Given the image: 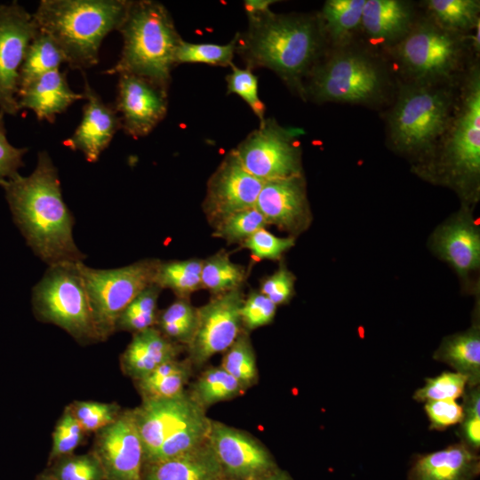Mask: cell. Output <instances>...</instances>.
Masks as SVG:
<instances>
[{
  "instance_id": "1",
  "label": "cell",
  "mask_w": 480,
  "mask_h": 480,
  "mask_svg": "<svg viewBox=\"0 0 480 480\" xmlns=\"http://www.w3.org/2000/svg\"><path fill=\"white\" fill-rule=\"evenodd\" d=\"M14 222L28 245L48 267L84 262L73 237L74 218L66 205L58 170L46 151L37 155L33 172L0 182Z\"/></svg>"
},
{
  "instance_id": "2",
  "label": "cell",
  "mask_w": 480,
  "mask_h": 480,
  "mask_svg": "<svg viewBox=\"0 0 480 480\" xmlns=\"http://www.w3.org/2000/svg\"><path fill=\"white\" fill-rule=\"evenodd\" d=\"M248 22L247 31L238 34L236 45L246 67L269 68L305 96L303 78L316 64L322 50L320 24L312 17L271 11L248 16Z\"/></svg>"
},
{
  "instance_id": "3",
  "label": "cell",
  "mask_w": 480,
  "mask_h": 480,
  "mask_svg": "<svg viewBox=\"0 0 480 480\" xmlns=\"http://www.w3.org/2000/svg\"><path fill=\"white\" fill-rule=\"evenodd\" d=\"M130 1L42 0L32 13L38 30L62 51L72 69L84 71L99 62L106 36L118 30Z\"/></svg>"
},
{
  "instance_id": "4",
  "label": "cell",
  "mask_w": 480,
  "mask_h": 480,
  "mask_svg": "<svg viewBox=\"0 0 480 480\" xmlns=\"http://www.w3.org/2000/svg\"><path fill=\"white\" fill-rule=\"evenodd\" d=\"M123 48L108 75L131 74L168 90L175 52L182 40L165 6L156 1H130L118 30Z\"/></svg>"
},
{
  "instance_id": "5",
  "label": "cell",
  "mask_w": 480,
  "mask_h": 480,
  "mask_svg": "<svg viewBox=\"0 0 480 480\" xmlns=\"http://www.w3.org/2000/svg\"><path fill=\"white\" fill-rule=\"evenodd\" d=\"M452 97L444 88L428 84L405 86L388 116V134L399 151H430L452 122Z\"/></svg>"
},
{
  "instance_id": "6",
  "label": "cell",
  "mask_w": 480,
  "mask_h": 480,
  "mask_svg": "<svg viewBox=\"0 0 480 480\" xmlns=\"http://www.w3.org/2000/svg\"><path fill=\"white\" fill-rule=\"evenodd\" d=\"M76 264L48 267L32 290L33 310L39 320L62 328L81 344L97 342L100 340Z\"/></svg>"
},
{
  "instance_id": "7",
  "label": "cell",
  "mask_w": 480,
  "mask_h": 480,
  "mask_svg": "<svg viewBox=\"0 0 480 480\" xmlns=\"http://www.w3.org/2000/svg\"><path fill=\"white\" fill-rule=\"evenodd\" d=\"M160 263L157 259H145L113 269H96L84 262L76 264L100 340L116 332V322L129 303L155 284Z\"/></svg>"
},
{
  "instance_id": "8",
  "label": "cell",
  "mask_w": 480,
  "mask_h": 480,
  "mask_svg": "<svg viewBox=\"0 0 480 480\" xmlns=\"http://www.w3.org/2000/svg\"><path fill=\"white\" fill-rule=\"evenodd\" d=\"M305 95L318 102L370 103L381 96L384 76L367 55L342 51L311 69Z\"/></svg>"
},
{
  "instance_id": "9",
  "label": "cell",
  "mask_w": 480,
  "mask_h": 480,
  "mask_svg": "<svg viewBox=\"0 0 480 480\" xmlns=\"http://www.w3.org/2000/svg\"><path fill=\"white\" fill-rule=\"evenodd\" d=\"M458 33L436 23L418 24L398 42L394 56L415 84H434L457 71L463 55V42Z\"/></svg>"
},
{
  "instance_id": "10",
  "label": "cell",
  "mask_w": 480,
  "mask_h": 480,
  "mask_svg": "<svg viewBox=\"0 0 480 480\" xmlns=\"http://www.w3.org/2000/svg\"><path fill=\"white\" fill-rule=\"evenodd\" d=\"M443 157L453 178L476 180L480 172V73L468 77L455 116L443 137Z\"/></svg>"
},
{
  "instance_id": "11",
  "label": "cell",
  "mask_w": 480,
  "mask_h": 480,
  "mask_svg": "<svg viewBox=\"0 0 480 480\" xmlns=\"http://www.w3.org/2000/svg\"><path fill=\"white\" fill-rule=\"evenodd\" d=\"M295 134L274 119H265L233 150L244 169L262 182L302 175Z\"/></svg>"
},
{
  "instance_id": "12",
  "label": "cell",
  "mask_w": 480,
  "mask_h": 480,
  "mask_svg": "<svg viewBox=\"0 0 480 480\" xmlns=\"http://www.w3.org/2000/svg\"><path fill=\"white\" fill-rule=\"evenodd\" d=\"M244 300L241 288L213 295L206 304L196 308L195 331L188 343L191 364L203 365L234 343L240 334Z\"/></svg>"
},
{
  "instance_id": "13",
  "label": "cell",
  "mask_w": 480,
  "mask_h": 480,
  "mask_svg": "<svg viewBox=\"0 0 480 480\" xmlns=\"http://www.w3.org/2000/svg\"><path fill=\"white\" fill-rule=\"evenodd\" d=\"M38 28L31 13L17 2L0 4V111L16 115L20 69Z\"/></svg>"
},
{
  "instance_id": "14",
  "label": "cell",
  "mask_w": 480,
  "mask_h": 480,
  "mask_svg": "<svg viewBox=\"0 0 480 480\" xmlns=\"http://www.w3.org/2000/svg\"><path fill=\"white\" fill-rule=\"evenodd\" d=\"M263 182L249 173L234 150L210 177L203 203L204 212L213 228L233 213L255 207Z\"/></svg>"
},
{
  "instance_id": "15",
  "label": "cell",
  "mask_w": 480,
  "mask_h": 480,
  "mask_svg": "<svg viewBox=\"0 0 480 480\" xmlns=\"http://www.w3.org/2000/svg\"><path fill=\"white\" fill-rule=\"evenodd\" d=\"M92 452L102 466L105 480H143L144 451L132 411L121 412L97 432Z\"/></svg>"
},
{
  "instance_id": "16",
  "label": "cell",
  "mask_w": 480,
  "mask_h": 480,
  "mask_svg": "<svg viewBox=\"0 0 480 480\" xmlns=\"http://www.w3.org/2000/svg\"><path fill=\"white\" fill-rule=\"evenodd\" d=\"M118 76L114 107L119 114L121 129L133 138L147 136L167 113V90L139 76Z\"/></svg>"
},
{
  "instance_id": "17",
  "label": "cell",
  "mask_w": 480,
  "mask_h": 480,
  "mask_svg": "<svg viewBox=\"0 0 480 480\" xmlns=\"http://www.w3.org/2000/svg\"><path fill=\"white\" fill-rule=\"evenodd\" d=\"M202 412L204 409L185 393L170 399L143 400L132 413L143 445L144 461L152 460L166 438Z\"/></svg>"
},
{
  "instance_id": "18",
  "label": "cell",
  "mask_w": 480,
  "mask_h": 480,
  "mask_svg": "<svg viewBox=\"0 0 480 480\" xmlns=\"http://www.w3.org/2000/svg\"><path fill=\"white\" fill-rule=\"evenodd\" d=\"M207 444L222 469L233 476L253 478L273 467L269 453L259 442L220 422H211Z\"/></svg>"
},
{
  "instance_id": "19",
  "label": "cell",
  "mask_w": 480,
  "mask_h": 480,
  "mask_svg": "<svg viewBox=\"0 0 480 480\" xmlns=\"http://www.w3.org/2000/svg\"><path fill=\"white\" fill-rule=\"evenodd\" d=\"M255 207L268 225H275L292 234L303 231L310 221L303 176L263 182Z\"/></svg>"
},
{
  "instance_id": "20",
  "label": "cell",
  "mask_w": 480,
  "mask_h": 480,
  "mask_svg": "<svg viewBox=\"0 0 480 480\" xmlns=\"http://www.w3.org/2000/svg\"><path fill=\"white\" fill-rule=\"evenodd\" d=\"M82 120L72 136L63 143L74 151H81L88 162L98 161L108 147L116 132L120 130L121 120L114 105L105 103L84 77Z\"/></svg>"
},
{
  "instance_id": "21",
  "label": "cell",
  "mask_w": 480,
  "mask_h": 480,
  "mask_svg": "<svg viewBox=\"0 0 480 480\" xmlns=\"http://www.w3.org/2000/svg\"><path fill=\"white\" fill-rule=\"evenodd\" d=\"M83 99L84 93L73 92L67 81L66 72L60 69L42 75L18 92L20 109H31L38 120L51 124L55 122L57 115Z\"/></svg>"
},
{
  "instance_id": "22",
  "label": "cell",
  "mask_w": 480,
  "mask_h": 480,
  "mask_svg": "<svg viewBox=\"0 0 480 480\" xmlns=\"http://www.w3.org/2000/svg\"><path fill=\"white\" fill-rule=\"evenodd\" d=\"M480 459L466 444L420 456L408 472V480H475Z\"/></svg>"
},
{
  "instance_id": "23",
  "label": "cell",
  "mask_w": 480,
  "mask_h": 480,
  "mask_svg": "<svg viewBox=\"0 0 480 480\" xmlns=\"http://www.w3.org/2000/svg\"><path fill=\"white\" fill-rule=\"evenodd\" d=\"M180 346L151 327L133 333L131 342L120 357L124 373L139 380L162 364L176 359Z\"/></svg>"
},
{
  "instance_id": "24",
  "label": "cell",
  "mask_w": 480,
  "mask_h": 480,
  "mask_svg": "<svg viewBox=\"0 0 480 480\" xmlns=\"http://www.w3.org/2000/svg\"><path fill=\"white\" fill-rule=\"evenodd\" d=\"M145 480H220L222 468L207 444L180 455L146 463Z\"/></svg>"
},
{
  "instance_id": "25",
  "label": "cell",
  "mask_w": 480,
  "mask_h": 480,
  "mask_svg": "<svg viewBox=\"0 0 480 480\" xmlns=\"http://www.w3.org/2000/svg\"><path fill=\"white\" fill-rule=\"evenodd\" d=\"M412 5L400 0H365L361 26L372 40L396 44L412 28Z\"/></svg>"
},
{
  "instance_id": "26",
  "label": "cell",
  "mask_w": 480,
  "mask_h": 480,
  "mask_svg": "<svg viewBox=\"0 0 480 480\" xmlns=\"http://www.w3.org/2000/svg\"><path fill=\"white\" fill-rule=\"evenodd\" d=\"M442 257L461 275L476 268L480 262V238L476 228L466 220L443 227L436 236Z\"/></svg>"
},
{
  "instance_id": "27",
  "label": "cell",
  "mask_w": 480,
  "mask_h": 480,
  "mask_svg": "<svg viewBox=\"0 0 480 480\" xmlns=\"http://www.w3.org/2000/svg\"><path fill=\"white\" fill-rule=\"evenodd\" d=\"M435 359L454 368L467 378L470 387L480 380V335L476 327L444 339L434 356Z\"/></svg>"
},
{
  "instance_id": "28",
  "label": "cell",
  "mask_w": 480,
  "mask_h": 480,
  "mask_svg": "<svg viewBox=\"0 0 480 480\" xmlns=\"http://www.w3.org/2000/svg\"><path fill=\"white\" fill-rule=\"evenodd\" d=\"M190 361L173 359L136 380L138 390L143 400L170 399L184 394V387L190 376Z\"/></svg>"
},
{
  "instance_id": "29",
  "label": "cell",
  "mask_w": 480,
  "mask_h": 480,
  "mask_svg": "<svg viewBox=\"0 0 480 480\" xmlns=\"http://www.w3.org/2000/svg\"><path fill=\"white\" fill-rule=\"evenodd\" d=\"M365 0H329L321 12V29L334 44L348 43L361 26Z\"/></svg>"
},
{
  "instance_id": "30",
  "label": "cell",
  "mask_w": 480,
  "mask_h": 480,
  "mask_svg": "<svg viewBox=\"0 0 480 480\" xmlns=\"http://www.w3.org/2000/svg\"><path fill=\"white\" fill-rule=\"evenodd\" d=\"M64 62L66 58L56 43L38 30L28 45L20 69L19 90L42 75L59 69Z\"/></svg>"
},
{
  "instance_id": "31",
  "label": "cell",
  "mask_w": 480,
  "mask_h": 480,
  "mask_svg": "<svg viewBox=\"0 0 480 480\" xmlns=\"http://www.w3.org/2000/svg\"><path fill=\"white\" fill-rule=\"evenodd\" d=\"M202 266L203 260L199 259L161 261L155 284L162 290L170 289L178 298L188 299L202 289Z\"/></svg>"
},
{
  "instance_id": "32",
  "label": "cell",
  "mask_w": 480,
  "mask_h": 480,
  "mask_svg": "<svg viewBox=\"0 0 480 480\" xmlns=\"http://www.w3.org/2000/svg\"><path fill=\"white\" fill-rule=\"evenodd\" d=\"M246 278L244 267L230 260L226 252H220L203 260L202 288L212 296L241 289Z\"/></svg>"
},
{
  "instance_id": "33",
  "label": "cell",
  "mask_w": 480,
  "mask_h": 480,
  "mask_svg": "<svg viewBox=\"0 0 480 480\" xmlns=\"http://www.w3.org/2000/svg\"><path fill=\"white\" fill-rule=\"evenodd\" d=\"M426 4L434 23L446 30L459 34L479 23L478 0H429Z\"/></svg>"
},
{
  "instance_id": "34",
  "label": "cell",
  "mask_w": 480,
  "mask_h": 480,
  "mask_svg": "<svg viewBox=\"0 0 480 480\" xmlns=\"http://www.w3.org/2000/svg\"><path fill=\"white\" fill-rule=\"evenodd\" d=\"M245 388L221 366L204 371L193 385L191 398L203 409L234 398Z\"/></svg>"
},
{
  "instance_id": "35",
  "label": "cell",
  "mask_w": 480,
  "mask_h": 480,
  "mask_svg": "<svg viewBox=\"0 0 480 480\" xmlns=\"http://www.w3.org/2000/svg\"><path fill=\"white\" fill-rule=\"evenodd\" d=\"M161 288L153 284L139 293L120 315L116 331L132 333L155 327L157 320V300Z\"/></svg>"
},
{
  "instance_id": "36",
  "label": "cell",
  "mask_w": 480,
  "mask_h": 480,
  "mask_svg": "<svg viewBox=\"0 0 480 480\" xmlns=\"http://www.w3.org/2000/svg\"><path fill=\"white\" fill-rule=\"evenodd\" d=\"M211 422L204 412L198 414L166 438L149 462L172 458L203 444L207 441Z\"/></svg>"
},
{
  "instance_id": "37",
  "label": "cell",
  "mask_w": 480,
  "mask_h": 480,
  "mask_svg": "<svg viewBox=\"0 0 480 480\" xmlns=\"http://www.w3.org/2000/svg\"><path fill=\"white\" fill-rule=\"evenodd\" d=\"M196 323V308L188 299L178 298L166 308L158 312V330L174 342L188 345L192 338Z\"/></svg>"
},
{
  "instance_id": "38",
  "label": "cell",
  "mask_w": 480,
  "mask_h": 480,
  "mask_svg": "<svg viewBox=\"0 0 480 480\" xmlns=\"http://www.w3.org/2000/svg\"><path fill=\"white\" fill-rule=\"evenodd\" d=\"M238 34L227 44H194L181 40L175 52V65L181 63H204L214 66H231Z\"/></svg>"
},
{
  "instance_id": "39",
  "label": "cell",
  "mask_w": 480,
  "mask_h": 480,
  "mask_svg": "<svg viewBox=\"0 0 480 480\" xmlns=\"http://www.w3.org/2000/svg\"><path fill=\"white\" fill-rule=\"evenodd\" d=\"M221 367L244 388L255 381L258 376L256 359L247 333H240L226 350Z\"/></svg>"
},
{
  "instance_id": "40",
  "label": "cell",
  "mask_w": 480,
  "mask_h": 480,
  "mask_svg": "<svg viewBox=\"0 0 480 480\" xmlns=\"http://www.w3.org/2000/svg\"><path fill=\"white\" fill-rule=\"evenodd\" d=\"M268 226L263 215L256 207L244 210L224 219L213 228L212 236L228 244L243 243L259 229Z\"/></svg>"
},
{
  "instance_id": "41",
  "label": "cell",
  "mask_w": 480,
  "mask_h": 480,
  "mask_svg": "<svg viewBox=\"0 0 480 480\" xmlns=\"http://www.w3.org/2000/svg\"><path fill=\"white\" fill-rule=\"evenodd\" d=\"M50 473L59 480H105L102 466L93 452L62 457Z\"/></svg>"
},
{
  "instance_id": "42",
  "label": "cell",
  "mask_w": 480,
  "mask_h": 480,
  "mask_svg": "<svg viewBox=\"0 0 480 480\" xmlns=\"http://www.w3.org/2000/svg\"><path fill=\"white\" fill-rule=\"evenodd\" d=\"M69 407L84 433L101 430L121 413L117 405L96 401H76Z\"/></svg>"
},
{
  "instance_id": "43",
  "label": "cell",
  "mask_w": 480,
  "mask_h": 480,
  "mask_svg": "<svg viewBox=\"0 0 480 480\" xmlns=\"http://www.w3.org/2000/svg\"><path fill=\"white\" fill-rule=\"evenodd\" d=\"M231 72L226 76L228 94L241 97L251 108L260 123L265 120V105L259 98L258 78L250 68H240L231 64Z\"/></svg>"
},
{
  "instance_id": "44",
  "label": "cell",
  "mask_w": 480,
  "mask_h": 480,
  "mask_svg": "<svg viewBox=\"0 0 480 480\" xmlns=\"http://www.w3.org/2000/svg\"><path fill=\"white\" fill-rule=\"evenodd\" d=\"M468 383L467 378L459 372H445L426 379L425 385L413 395L418 401L455 400L461 396Z\"/></svg>"
},
{
  "instance_id": "45",
  "label": "cell",
  "mask_w": 480,
  "mask_h": 480,
  "mask_svg": "<svg viewBox=\"0 0 480 480\" xmlns=\"http://www.w3.org/2000/svg\"><path fill=\"white\" fill-rule=\"evenodd\" d=\"M84 433L68 405L53 430L50 460L70 455L80 444Z\"/></svg>"
},
{
  "instance_id": "46",
  "label": "cell",
  "mask_w": 480,
  "mask_h": 480,
  "mask_svg": "<svg viewBox=\"0 0 480 480\" xmlns=\"http://www.w3.org/2000/svg\"><path fill=\"white\" fill-rule=\"evenodd\" d=\"M294 245V237H279L266 228L253 233L242 243V246L251 252L257 260H280L283 253Z\"/></svg>"
},
{
  "instance_id": "47",
  "label": "cell",
  "mask_w": 480,
  "mask_h": 480,
  "mask_svg": "<svg viewBox=\"0 0 480 480\" xmlns=\"http://www.w3.org/2000/svg\"><path fill=\"white\" fill-rule=\"evenodd\" d=\"M276 305L260 291H251L241 308L242 325L254 330L270 324L276 315Z\"/></svg>"
},
{
  "instance_id": "48",
  "label": "cell",
  "mask_w": 480,
  "mask_h": 480,
  "mask_svg": "<svg viewBox=\"0 0 480 480\" xmlns=\"http://www.w3.org/2000/svg\"><path fill=\"white\" fill-rule=\"evenodd\" d=\"M294 282L295 276L282 263L276 271L261 281L260 292L275 305H283L293 296Z\"/></svg>"
},
{
  "instance_id": "49",
  "label": "cell",
  "mask_w": 480,
  "mask_h": 480,
  "mask_svg": "<svg viewBox=\"0 0 480 480\" xmlns=\"http://www.w3.org/2000/svg\"><path fill=\"white\" fill-rule=\"evenodd\" d=\"M4 116L0 111V182L19 173V169L24 165L23 156L28 151L26 148H15L8 142Z\"/></svg>"
},
{
  "instance_id": "50",
  "label": "cell",
  "mask_w": 480,
  "mask_h": 480,
  "mask_svg": "<svg viewBox=\"0 0 480 480\" xmlns=\"http://www.w3.org/2000/svg\"><path fill=\"white\" fill-rule=\"evenodd\" d=\"M425 411L431 428L436 429H444L461 422L464 419L463 408L455 400L428 401Z\"/></svg>"
},
{
  "instance_id": "51",
  "label": "cell",
  "mask_w": 480,
  "mask_h": 480,
  "mask_svg": "<svg viewBox=\"0 0 480 480\" xmlns=\"http://www.w3.org/2000/svg\"><path fill=\"white\" fill-rule=\"evenodd\" d=\"M462 435L469 448L478 449L480 446V418L464 417Z\"/></svg>"
},
{
  "instance_id": "52",
  "label": "cell",
  "mask_w": 480,
  "mask_h": 480,
  "mask_svg": "<svg viewBox=\"0 0 480 480\" xmlns=\"http://www.w3.org/2000/svg\"><path fill=\"white\" fill-rule=\"evenodd\" d=\"M479 404H480V395L479 388L472 389L465 397L463 412L464 417H478L480 418L479 412Z\"/></svg>"
},
{
  "instance_id": "53",
  "label": "cell",
  "mask_w": 480,
  "mask_h": 480,
  "mask_svg": "<svg viewBox=\"0 0 480 480\" xmlns=\"http://www.w3.org/2000/svg\"><path fill=\"white\" fill-rule=\"evenodd\" d=\"M276 2L272 0H247L244 1V5L247 16H253L270 11L269 6Z\"/></svg>"
},
{
  "instance_id": "54",
  "label": "cell",
  "mask_w": 480,
  "mask_h": 480,
  "mask_svg": "<svg viewBox=\"0 0 480 480\" xmlns=\"http://www.w3.org/2000/svg\"><path fill=\"white\" fill-rule=\"evenodd\" d=\"M258 480H291L290 476L284 472L275 471L263 475Z\"/></svg>"
},
{
  "instance_id": "55",
  "label": "cell",
  "mask_w": 480,
  "mask_h": 480,
  "mask_svg": "<svg viewBox=\"0 0 480 480\" xmlns=\"http://www.w3.org/2000/svg\"><path fill=\"white\" fill-rule=\"evenodd\" d=\"M475 29H476L475 33L472 36V44H473L474 49L478 52L479 44H480V40H479L480 22L477 23Z\"/></svg>"
},
{
  "instance_id": "56",
  "label": "cell",
  "mask_w": 480,
  "mask_h": 480,
  "mask_svg": "<svg viewBox=\"0 0 480 480\" xmlns=\"http://www.w3.org/2000/svg\"><path fill=\"white\" fill-rule=\"evenodd\" d=\"M37 480H59L52 473L42 474L37 477Z\"/></svg>"
}]
</instances>
